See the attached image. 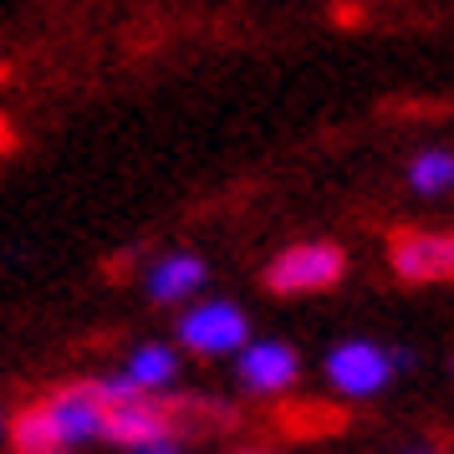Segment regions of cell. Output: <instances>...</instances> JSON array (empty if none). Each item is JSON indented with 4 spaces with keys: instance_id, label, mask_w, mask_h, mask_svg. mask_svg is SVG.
I'll return each instance as SVG.
<instances>
[{
    "instance_id": "obj_5",
    "label": "cell",
    "mask_w": 454,
    "mask_h": 454,
    "mask_svg": "<svg viewBox=\"0 0 454 454\" xmlns=\"http://www.w3.org/2000/svg\"><path fill=\"white\" fill-rule=\"evenodd\" d=\"M235 372H240V383H246L250 393H281V388L296 383L301 357H296V348H286V342L261 337V342H246V352L235 357Z\"/></svg>"
},
{
    "instance_id": "obj_2",
    "label": "cell",
    "mask_w": 454,
    "mask_h": 454,
    "mask_svg": "<svg viewBox=\"0 0 454 454\" xmlns=\"http://www.w3.org/2000/svg\"><path fill=\"white\" fill-rule=\"evenodd\" d=\"M342 281V250L337 246H291L266 266V286L281 296L296 291H327Z\"/></svg>"
},
{
    "instance_id": "obj_10",
    "label": "cell",
    "mask_w": 454,
    "mask_h": 454,
    "mask_svg": "<svg viewBox=\"0 0 454 454\" xmlns=\"http://www.w3.org/2000/svg\"><path fill=\"white\" fill-rule=\"evenodd\" d=\"M11 444H16V454H67L46 403H31V409L16 413V424H11Z\"/></svg>"
},
{
    "instance_id": "obj_14",
    "label": "cell",
    "mask_w": 454,
    "mask_h": 454,
    "mask_svg": "<svg viewBox=\"0 0 454 454\" xmlns=\"http://www.w3.org/2000/svg\"><path fill=\"white\" fill-rule=\"evenodd\" d=\"M450 270H454V235H450Z\"/></svg>"
},
{
    "instance_id": "obj_15",
    "label": "cell",
    "mask_w": 454,
    "mask_h": 454,
    "mask_svg": "<svg viewBox=\"0 0 454 454\" xmlns=\"http://www.w3.org/2000/svg\"><path fill=\"white\" fill-rule=\"evenodd\" d=\"M0 429H5V419H0Z\"/></svg>"
},
{
    "instance_id": "obj_8",
    "label": "cell",
    "mask_w": 454,
    "mask_h": 454,
    "mask_svg": "<svg viewBox=\"0 0 454 454\" xmlns=\"http://www.w3.org/2000/svg\"><path fill=\"white\" fill-rule=\"evenodd\" d=\"M200 286H205V261H200V255H189V250H174V255H164L159 266L148 270V296H153V301H164V307L194 296Z\"/></svg>"
},
{
    "instance_id": "obj_6",
    "label": "cell",
    "mask_w": 454,
    "mask_h": 454,
    "mask_svg": "<svg viewBox=\"0 0 454 454\" xmlns=\"http://www.w3.org/2000/svg\"><path fill=\"white\" fill-rule=\"evenodd\" d=\"M103 439L113 444H123V450H153V444H168V409L164 403H153V398H133V403H118V409H107V429Z\"/></svg>"
},
{
    "instance_id": "obj_9",
    "label": "cell",
    "mask_w": 454,
    "mask_h": 454,
    "mask_svg": "<svg viewBox=\"0 0 454 454\" xmlns=\"http://www.w3.org/2000/svg\"><path fill=\"white\" fill-rule=\"evenodd\" d=\"M123 372L153 398L159 388H168V383L179 378V352L164 348V342H144V348H133V357H128Z\"/></svg>"
},
{
    "instance_id": "obj_12",
    "label": "cell",
    "mask_w": 454,
    "mask_h": 454,
    "mask_svg": "<svg viewBox=\"0 0 454 454\" xmlns=\"http://www.w3.org/2000/svg\"><path fill=\"white\" fill-rule=\"evenodd\" d=\"M92 388H98V398H103L107 409H118V403H133V398H144V388H138V383H133L128 372H113V378H98Z\"/></svg>"
},
{
    "instance_id": "obj_1",
    "label": "cell",
    "mask_w": 454,
    "mask_h": 454,
    "mask_svg": "<svg viewBox=\"0 0 454 454\" xmlns=\"http://www.w3.org/2000/svg\"><path fill=\"white\" fill-rule=\"evenodd\" d=\"M179 337L189 352H205V357H225V352H246L250 342V322L235 301H200L179 317Z\"/></svg>"
},
{
    "instance_id": "obj_13",
    "label": "cell",
    "mask_w": 454,
    "mask_h": 454,
    "mask_svg": "<svg viewBox=\"0 0 454 454\" xmlns=\"http://www.w3.org/2000/svg\"><path fill=\"white\" fill-rule=\"evenodd\" d=\"M138 454H179L174 444H153V450H138Z\"/></svg>"
},
{
    "instance_id": "obj_3",
    "label": "cell",
    "mask_w": 454,
    "mask_h": 454,
    "mask_svg": "<svg viewBox=\"0 0 454 454\" xmlns=\"http://www.w3.org/2000/svg\"><path fill=\"white\" fill-rule=\"evenodd\" d=\"M393 352H383L378 342H368V337H352V342H337V348L327 352V378L337 393H348V398H368V393H378L383 383L393 378Z\"/></svg>"
},
{
    "instance_id": "obj_7",
    "label": "cell",
    "mask_w": 454,
    "mask_h": 454,
    "mask_svg": "<svg viewBox=\"0 0 454 454\" xmlns=\"http://www.w3.org/2000/svg\"><path fill=\"white\" fill-rule=\"evenodd\" d=\"M393 266L398 276H409V281H439V276H454L450 270V235H403L398 246H393Z\"/></svg>"
},
{
    "instance_id": "obj_4",
    "label": "cell",
    "mask_w": 454,
    "mask_h": 454,
    "mask_svg": "<svg viewBox=\"0 0 454 454\" xmlns=\"http://www.w3.org/2000/svg\"><path fill=\"white\" fill-rule=\"evenodd\" d=\"M46 409H51V424H57L62 450L92 444V439H103V429H107V403L98 398L92 383H72V388L51 393V398H46Z\"/></svg>"
},
{
    "instance_id": "obj_11",
    "label": "cell",
    "mask_w": 454,
    "mask_h": 454,
    "mask_svg": "<svg viewBox=\"0 0 454 454\" xmlns=\"http://www.w3.org/2000/svg\"><path fill=\"white\" fill-rule=\"evenodd\" d=\"M409 184H413V194H444V189H454V153H444V148L419 153L409 164Z\"/></svg>"
}]
</instances>
